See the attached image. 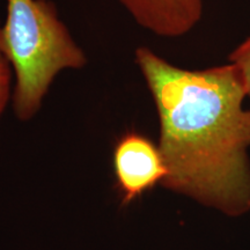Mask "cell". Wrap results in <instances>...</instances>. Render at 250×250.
Wrapping results in <instances>:
<instances>
[{
	"instance_id": "obj_1",
	"label": "cell",
	"mask_w": 250,
	"mask_h": 250,
	"mask_svg": "<svg viewBox=\"0 0 250 250\" xmlns=\"http://www.w3.org/2000/svg\"><path fill=\"white\" fill-rule=\"evenodd\" d=\"M134 58L160 120L162 186L227 214L248 211L250 111L236 65L186 70L146 46Z\"/></svg>"
},
{
	"instance_id": "obj_2",
	"label": "cell",
	"mask_w": 250,
	"mask_h": 250,
	"mask_svg": "<svg viewBox=\"0 0 250 250\" xmlns=\"http://www.w3.org/2000/svg\"><path fill=\"white\" fill-rule=\"evenodd\" d=\"M0 50L13 68V110L22 122L39 112L62 71L80 70L87 64L85 52L50 0H7Z\"/></svg>"
},
{
	"instance_id": "obj_3",
	"label": "cell",
	"mask_w": 250,
	"mask_h": 250,
	"mask_svg": "<svg viewBox=\"0 0 250 250\" xmlns=\"http://www.w3.org/2000/svg\"><path fill=\"white\" fill-rule=\"evenodd\" d=\"M112 165L117 191L124 206L162 183L168 174L159 146L137 131H127L117 139Z\"/></svg>"
},
{
	"instance_id": "obj_4",
	"label": "cell",
	"mask_w": 250,
	"mask_h": 250,
	"mask_svg": "<svg viewBox=\"0 0 250 250\" xmlns=\"http://www.w3.org/2000/svg\"><path fill=\"white\" fill-rule=\"evenodd\" d=\"M133 20L146 29L165 27L186 17L199 0H118Z\"/></svg>"
},
{
	"instance_id": "obj_5",
	"label": "cell",
	"mask_w": 250,
	"mask_h": 250,
	"mask_svg": "<svg viewBox=\"0 0 250 250\" xmlns=\"http://www.w3.org/2000/svg\"><path fill=\"white\" fill-rule=\"evenodd\" d=\"M13 77L14 72L11 62L4 52L0 50V117L5 111V108L7 107L11 95H13V93L11 92Z\"/></svg>"
},
{
	"instance_id": "obj_6",
	"label": "cell",
	"mask_w": 250,
	"mask_h": 250,
	"mask_svg": "<svg viewBox=\"0 0 250 250\" xmlns=\"http://www.w3.org/2000/svg\"><path fill=\"white\" fill-rule=\"evenodd\" d=\"M229 62L236 65L241 72L243 80H245L247 94L250 96V37L230 54Z\"/></svg>"
}]
</instances>
